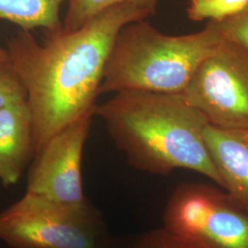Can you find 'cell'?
Listing matches in <instances>:
<instances>
[{"label":"cell","mask_w":248,"mask_h":248,"mask_svg":"<svg viewBox=\"0 0 248 248\" xmlns=\"http://www.w3.org/2000/svg\"><path fill=\"white\" fill-rule=\"evenodd\" d=\"M224 39L213 20L200 31L176 36L162 33L144 19L128 23L111 47L99 95L127 90L181 93Z\"/></svg>","instance_id":"obj_3"},{"label":"cell","mask_w":248,"mask_h":248,"mask_svg":"<svg viewBox=\"0 0 248 248\" xmlns=\"http://www.w3.org/2000/svg\"><path fill=\"white\" fill-rule=\"evenodd\" d=\"M204 142L223 182V189L248 210V129L208 124Z\"/></svg>","instance_id":"obj_9"},{"label":"cell","mask_w":248,"mask_h":248,"mask_svg":"<svg viewBox=\"0 0 248 248\" xmlns=\"http://www.w3.org/2000/svg\"><path fill=\"white\" fill-rule=\"evenodd\" d=\"M134 248H183L163 227L143 233L135 243Z\"/></svg>","instance_id":"obj_15"},{"label":"cell","mask_w":248,"mask_h":248,"mask_svg":"<svg viewBox=\"0 0 248 248\" xmlns=\"http://www.w3.org/2000/svg\"><path fill=\"white\" fill-rule=\"evenodd\" d=\"M67 9L62 29L67 31L78 30L104 10L118 5H133L154 13L163 0H67Z\"/></svg>","instance_id":"obj_11"},{"label":"cell","mask_w":248,"mask_h":248,"mask_svg":"<svg viewBox=\"0 0 248 248\" xmlns=\"http://www.w3.org/2000/svg\"><path fill=\"white\" fill-rule=\"evenodd\" d=\"M152 14L133 5H118L78 30L44 31L41 44L24 30L9 40V61L26 92L35 155L63 128L82 116L94 114L107 61L119 31Z\"/></svg>","instance_id":"obj_1"},{"label":"cell","mask_w":248,"mask_h":248,"mask_svg":"<svg viewBox=\"0 0 248 248\" xmlns=\"http://www.w3.org/2000/svg\"><path fill=\"white\" fill-rule=\"evenodd\" d=\"M66 0H0V19L17 24L24 31L38 28L57 31L62 28L60 9Z\"/></svg>","instance_id":"obj_10"},{"label":"cell","mask_w":248,"mask_h":248,"mask_svg":"<svg viewBox=\"0 0 248 248\" xmlns=\"http://www.w3.org/2000/svg\"><path fill=\"white\" fill-rule=\"evenodd\" d=\"M35 142L31 110L26 98L0 110V182L17 184L34 158Z\"/></svg>","instance_id":"obj_8"},{"label":"cell","mask_w":248,"mask_h":248,"mask_svg":"<svg viewBox=\"0 0 248 248\" xmlns=\"http://www.w3.org/2000/svg\"><path fill=\"white\" fill-rule=\"evenodd\" d=\"M163 228L183 248H248V210L217 185L177 186L166 205Z\"/></svg>","instance_id":"obj_5"},{"label":"cell","mask_w":248,"mask_h":248,"mask_svg":"<svg viewBox=\"0 0 248 248\" xmlns=\"http://www.w3.org/2000/svg\"><path fill=\"white\" fill-rule=\"evenodd\" d=\"M9 62V55H8V52L7 49L3 48L0 45V64L5 63V62Z\"/></svg>","instance_id":"obj_16"},{"label":"cell","mask_w":248,"mask_h":248,"mask_svg":"<svg viewBox=\"0 0 248 248\" xmlns=\"http://www.w3.org/2000/svg\"><path fill=\"white\" fill-rule=\"evenodd\" d=\"M94 114L82 116L41 148L30 167L26 192L65 205H80L84 194L82 157Z\"/></svg>","instance_id":"obj_7"},{"label":"cell","mask_w":248,"mask_h":248,"mask_svg":"<svg viewBox=\"0 0 248 248\" xmlns=\"http://www.w3.org/2000/svg\"><path fill=\"white\" fill-rule=\"evenodd\" d=\"M216 22L226 40L239 45L248 53V11Z\"/></svg>","instance_id":"obj_14"},{"label":"cell","mask_w":248,"mask_h":248,"mask_svg":"<svg viewBox=\"0 0 248 248\" xmlns=\"http://www.w3.org/2000/svg\"><path fill=\"white\" fill-rule=\"evenodd\" d=\"M23 98H26L25 89L9 61L0 64V110Z\"/></svg>","instance_id":"obj_13"},{"label":"cell","mask_w":248,"mask_h":248,"mask_svg":"<svg viewBox=\"0 0 248 248\" xmlns=\"http://www.w3.org/2000/svg\"><path fill=\"white\" fill-rule=\"evenodd\" d=\"M116 146L130 166L153 175L174 170L199 173L223 189L204 142L208 122L181 93L127 90L96 105Z\"/></svg>","instance_id":"obj_2"},{"label":"cell","mask_w":248,"mask_h":248,"mask_svg":"<svg viewBox=\"0 0 248 248\" xmlns=\"http://www.w3.org/2000/svg\"><path fill=\"white\" fill-rule=\"evenodd\" d=\"M208 124L248 129V53L226 39L197 67L181 92Z\"/></svg>","instance_id":"obj_6"},{"label":"cell","mask_w":248,"mask_h":248,"mask_svg":"<svg viewBox=\"0 0 248 248\" xmlns=\"http://www.w3.org/2000/svg\"><path fill=\"white\" fill-rule=\"evenodd\" d=\"M0 240L11 248H104L106 229L89 201L65 205L25 192L0 213Z\"/></svg>","instance_id":"obj_4"},{"label":"cell","mask_w":248,"mask_h":248,"mask_svg":"<svg viewBox=\"0 0 248 248\" xmlns=\"http://www.w3.org/2000/svg\"><path fill=\"white\" fill-rule=\"evenodd\" d=\"M248 11V0H189L187 17L194 21H222Z\"/></svg>","instance_id":"obj_12"}]
</instances>
